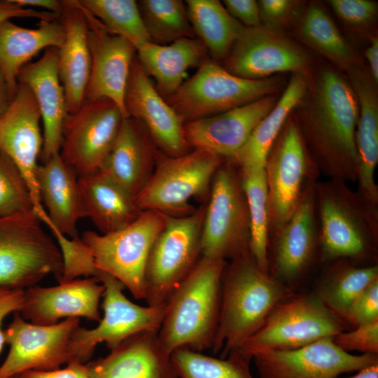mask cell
I'll return each mask as SVG.
<instances>
[{
  "mask_svg": "<svg viewBox=\"0 0 378 378\" xmlns=\"http://www.w3.org/2000/svg\"><path fill=\"white\" fill-rule=\"evenodd\" d=\"M296 120L308 155L319 174L356 183V134L358 105L355 93L335 71L318 76L310 104Z\"/></svg>",
  "mask_w": 378,
  "mask_h": 378,
  "instance_id": "1",
  "label": "cell"
},
{
  "mask_svg": "<svg viewBox=\"0 0 378 378\" xmlns=\"http://www.w3.org/2000/svg\"><path fill=\"white\" fill-rule=\"evenodd\" d=\"M293 294L292 289L263 272L250 251L230 260L222 277L212 351L226 358L262 326L277 304Z\"/></svg>",
  "mask_w": 378,
  "mask_h": 378,
  "instance_id": "2",
  "label": "cell"
},
{
  "mask_svg": "<svg viewBox=\"0 0 378 378\" xmlns=\"http://www.w3.org/2000/svg\"><path fill=\"white\" fill-rule=\"evenodd\" d=\"M227 262L201 256L169 298L158 335L170 354L182 348L200 352L211 349Z\"/></svg>",
  "mask_w": 378,
  "mask_h": 378,
  "instance_id": "3",
  "label": "cell"
},
{
  "mask_svg": "<svg viewBox=\"0 0 378 378\" xmlns=\"http://www.w3.org/2000/svg\"><path fill=\"white\" fill-rule=\"evenodd\" d=\"M314 188L322 260L356 262L374 257L378 205L367 201L341 180H317Z\"/></svg>",
  "mask_w": 378,
  "mask_h": 378,
  "instance_id": "4",
  "label": "cell"
},
{
  "mask_svg": "<svg viewBox=\"0 0 378 378\" xmlns=\"http://www.w3.org/2000/svg\"><path fill=\"white\" fill-rule=\"evenodd\" d=\"M348 324L314 293H294L277 304L237 350L252 359L268 350H291L346 330Z\"/></svg>",
  "mask_w": 378,
  "mask_h": 378,
  "instance_id": "5",
  "label": "cell"
},
{
  "mask_svg": "<svg viewBox=\"0 0 378 378\" xmlns=\"http://www.w3.org/2000/svg\"><path fill=\"white\" fill-rule=\"evenodd\" d=\"M34 211L0 218V287L25 290L46 276L59 281V247Z\"/></svg>",
  "mask_w": 378,
  "mask_h": 378,
  "instance_id": "6",
  "label": "cell"
},
{
  "mask_svg": "<svg viewBox=\"0 0 378 378\" xmlns=\"http://www.w3.org/2000/svg\"><path fill=\"white\" fill-rule=\"evenodd\" d=\"M250 218L239 168L226 160L216 171L205 207L201 256L227 261L250 251Z\"/></svg>",
  "mask_w": 378,
  "mask_h": 378,
  "instance_id": "7",
  "label": "cell"
},
{
  "mask_svg": "<svg viewBox=\"0 0 378 378\" xmlns=\"http://www.w3.org/2000/svg\"><path fill=\"white\" fill-rule=\"evenodd\" d=\"M167 214L144 210L127 226L108 234L85 230L80 238L98 270L120 281L136 300H145V274L150 251Z\"/></svg>",
  "mask_w": 378,
  "mask_h": 378,
  "instance_id": "8",
  "label": "cell"
},
{
  "mask_svg": "<svg viewBox=\"0 0 378 378\" xmlns=\"http://www.w3.org/2000/svg\"><path fill=\"white\" fill-rule=\"evenodd\" d=\"M155 169L135 197L141 210H156L170 216H186L189 202L208 194L213 178L226 160L206 150L194 148L178 155L155 154Z\"/></svg>",
  "mask_w": 378,
  "mask_h": 378,
  "instance_id": "9",
  "label": "cell"
},
{
  "mask_svg": "<svg viewBox=\"0 0 378 378\" xmlns=\"http://www.w3.org/2000/svg\"><path fill=\"white\" fill-rule=\"evenodd\" d=\"M280 83V79L274 76L260 80L242 78L215 62L205 59L196 73L167 98V102L186 122L272 95Z\"/></svg>",
  "mask_w": 378,
  "mask_h": 378,
  "instance_id": "10",
  "label": "cell"
},
{
  "mask_svg": "<svg viewBox=\"0 0 378 378\" xmlns=\"http://www.w3.org/2000/svg\"><path fill=\"white\" fill-rule=\"evenodd\" d=\"M206 206L186 216L167 214L154 241L145 274L148 305L165 304L201 258V234Z\"/></svg>",
  "mask_w": 378,
  "mask_h": 378,
  "instance_id": "11",
  "label": "cell"
},
{
  "mask_svg": "<svg viewBox=\"0 0 378 378\" xmlns=\"http://www.w3.org/2000/svg\"><path fill=\"white\" fill-rule=\"evenodd\" d=\"M99 281L104 286V316L95 328L79 326L74 330L69 343L70 362L87 363L99 343L104 342L111 350L134 335L158 332L160 328L166 304L144 307L132 302L123 293L124 285L106 273Z\"/></svg>",
  "mask_w": 378,
  "mask_h": 378,
  "instance_id": "12",
  "label": "cell"
},
{
  "mask_svg": "<svg viewBox=\"0 0 378 378\" xmlns=\"http://www.w3.org/2000/svg\"><path fill=\"white\" fill-rule=\"evenodd\" d=\"M265 172L270 232L290 217L307 185L320 175L295 119L288 118L281 129L266 158Z\"/></svg>",
  "mask_w": 378,
  "mask_h": 378,
  "instance_id": "13",
  "label": "cell"
},
{
  "mask_svg": "<svg viewBox=\"0 0 378 378\" xmlns=\"http://www.w3.org/2000/svg\"><path fill=\"white\" fill-rule=\"evenodd\" d=\"M125 117L108 99H85L77 111L67 114L59 154L78 177L99 170Z\"/></svg>",
  "mask_w": 378,
  "mask_h": 378,
  "instance_id": "14",
  "label": "cell"
},
{
  "mask_svg": "<svg viewBox=\"0 0 378 378\" xmlns=\"http://www.w3.org/2000/svg\"><path fill=\"white\" fill-rule=\"evenodd\" d=\"M315 181L307 185L290 217L270 232L268 274L290 289L307 273L319 253Z\"/></svg>",
  "mask_w": 378,
  "mask_h": 378,
  "instance_id": "15",
  "label": "cell"
},
{
  "mask_svg": "<svg viewBox=\"0 0 378 378\" xmlns=\"http://www.w3.org/2000/svg\"><path fill=\"white\" fill-rule=\"evenodd\" d=\"M79 318H67L52 325L26 321L20 312L4 330L9 351L0 366V378H9L28 370L50 371L71 361L69 343Z\"/></svg>",
  "mask_w": 378,
  "mask_h": 378,
  "instance_id": "16",
  "label": "cell"
},
{
  "mask_svg": "<svg viewBox=\"0 0 378 378\" xmlns=\"http://www.w3.org/2000/svg\"><path fill=\"white\" fill-rule=\"evenodd\" d=\"M41 113L27 85L18 83L14 97L0 117V150L14 163L22 175L31 195L34 212L43 222L48 214L41 200L36 181L43 148Z\"/></svg>",
  "mask_w": 378,
  "mask_h": 378,
  "instance_id": "17",
  "label": "cell"
},
{
  "mask_svg": "<svg viewBox=\"0 0 378 378\" xmlns=\"http://www.w3.org/2000/svg\"><path fill=\"white\" fill-rule=\"evenodd\" d=\"M260 378H336L378 363L377 354H353L328 337L291 350H268L252 358Z\"/></svg>",
  "mask_w": 378,
  "mask_h": 378,
  "instance_id": "18",
  "label": "cell"
},
{
  "mask_svg": "<svg viewBox=\"0 0 378 378\" xmlns=\"http://www.w3.org/2000/svg\"><path fill=\"white\" fill-rule=\"evenodd\" d=\"M225 59L227 71L249 80L286 71L302 74L309 60L300 46L274 28L262 24L245 27Z\"/></svg>",
  "mask_w": 378,
  "mask_h": 378,
  "instance_id": "19",
  "label": "cell"
},
{
  "mask_svg": "<svg viewBox=\"0 0 378 378\" xmlns=\"http://www.w3.org/2000/svg\"><path fill=\"white\" fill-rule=\"evenodd\" d=\"M124 102L128 116L144 127L163 154L173 157L188 152L185 122L158 92L136 55L131 65Z\"/></svg>",
  "mask_w": 378,
  "mask_h": 378,
  "instance_id": "20",
  "label": "cell"
},
{
  "mask_svg": "<svg viewBox=\"0 0 378 378\" xmlns=\"http://www.w3.org/2000/svg\"><path fill=\"white\" fill-rule=\"evenodd\" d=\"M80 7L88 23L91 58L85 99H110L128 117L124 99L136 50L126 39L110 33L95 17Z\"/></svg>",
  "mask_w": 378,
  "mask_h": 378,
  "instance_id": "21",
  "label": "cell"
},
{
  "mask_svg": "<svg viewBox=\"0 0 378 378\" xmlns=\"http://www.w3.org/2000/svg\"><path fill=\"white\" fill-rule=\"evenodd\" d=\"M276 102L274 96L269 95L214 115L186 122L185 139L189 147L230 160Z\"/></svg>",
  "mask_w": 378,
  "mask_h": 378,
  "instance_id": "22",
  "label": "cell"
},
{
  "mask_svg": "<svg viewBox=\"0 0 378 378\" xmlns=\"http://www.w3.org/2000/svg\"><path fill=\"white\" fill-rule=\"evenodd\" d=\"M104 286L97 279L61 283L51 287L32 286L24 290L20 312L26 321L38 325H52L62 318L85 317L99 322V304Z\"/></svg>",
  "mask_w": 378,
  "mask_h": 378,
  "instance_id": "23",
  "label": "cell"
},
{
  "mask_svg": "<svg viewBox=\"0 0 378 378\" xmlns=\"http://www.w3.org/2000/svg\"><path fill=\"white\" fill-rule=\"evenodd\" d=\"M58 48H50L42 57L24 65L18 74V83L31 90L43 122L42 163L59 153L64 120L68 114L64 91L59 79Z\"/></svg>",
  "mask_w": 378,
  "mask_h": 378,
  "instance_id": "24",
  "label": "cell"
},
{
  "mask_svg": "<svg viewBox=\"0 0 378 378\" xmlns=\"http://www.w3.org/2000/svg\"><path fill=\"white\" fill-rule=\"evenodd\" d=\"M87 366L88 378H178L158 332L134 335Z\"/></svg>",
  "mask_w": 378,
  "mask_h": 378,
  "instance_id": "25",
  "label": "cell"
},
{
  "mask_svg": "<svg viewBox=\"0 0 378 378\" xmlns=\"http://www.w3.org/2000/svg\"><path fill=\"white\" fill-rule=\"evenodd\" d=\"M62 3L59 19L64 37L58 48L57 68L70 113L77 111L85 100L91 58L88 23L78 0H64Z\"/></svg>",
  "mask_w": 378,
  "mask_h": 378,
  "instance_id": "26",
  "label": "cell"
},
{
  "mask_svg": "<svg viewBox=\"0 0 378 378\" xmlns=\"http://www.w3.org/2000/svg\"><path fill=\"white\" fill-rule=\"evenodd\" d=\"M155 154L144 127L125 117L99 172L135 199L153 173Z\"/></svg>",
  "mask_w": 378,
  "mask_h": 378,
  "instance_id": "27",
  "label": "cell"
},
{
  "mask_svg": "<svg viewBox=\"0 0 378 378\" xmlns=\"http://www.w3.org/2000/svg\"><path fill=\"white\" fill-rule=\"evenodd\" d=\"M36 181L41 202L53 225L68 237H78V221L85 217L78 175L57 153L38 164Z\"/></svg>",
  "mask_w": 378,
  "mask_h": 378,
  "instance_id": "28",
  "label": "cell"
},
{
  "mask_svg": "<svg viewBox=\"0 0 378 378\" xmlns=\"http://www.w3.org/2000/svg\"><path fill=\"white\" fill-rule=\"evenodd\" d=\"M350 78L359 111L356 134V190L367 201L378 205V186L374 176L378 162L377 94L374 84L363 72L353 71Z\"/></svg>",
  "mask_w": 378,
  "mask_h": 378,
  "instance_id": "29",
  "label": "cell"
},
{
  "mask_svg": "<svg viewBox=\"0 0 378 378\" xmlns=\"http://www.w3.org/2000/svg\"><path fill=\"white\" fill-rule=\"evenodd\" d=\"M59 18L40 20L36 28L23 27L10 20L0 24V68L14 94L20 70L43 49L62 45L64 31Z\"/></svg>",
  "mask_w": 378,
  "mask_h": 378,
  "instance_id": "30",
  "label": "cell"
},
{
  "mask_svg": "<svg viewBox=\"0 0 378 378\" xmlns=\"http://www.w3.org/2000/svg\"><path fill=\"white\" fill-rule=\"evenodd\" d=\"M206 48L196 38H182L168 45L148 41L137 49L142 67L156 82L155 88L169 97L182 85L188 69L200 65Z\"/></svg>",
  "mask_w": 378,
  "mask_h": 378,
  "instance_id": "31",
  "label": "cell"
},
{
  "mask_svg": "<svg viewBox=\"0 0 378 378\" xmlns=\"http://www.w3.org/2000/svg\"><path fill=\"white\" fill-rule=\"evenodd\" d=\"M78 183L85 217L100 234L127 226L142 211L134 197L99 171L79 176Z\"/></svg>",
  "mask_w": 378,
  "mask_h": 378,
  "instance_id": "32",
  "label": "cell"
},
{
  "mask_svg": "<svg viewBox=\"0 0 378 378\" xmlns=\"http://www.w3.org/2000/svg\"><path fill=\"white\" fill-rule=\"evenodd\" d=\"M307 83L301 74H293L271 111L255 127L244 145L230 160L239 169L265 167L267 155L291 111L302 101Z\"/></svg>",
  "mask_w": 378,
  "mask_h": 378,
  "instance_id": "33",
  "label": "cell"
},
{
  "mask_svg": "<svg viewBox=\"0 0 378 378\" xmlns=\"http://www.w3.org/2000/svg\"><path fill=\"white\" fill-rule=\"evenodd\" d=\"M333 262L314 293L347 323L351 310L358 297L378 280V266L375 264L360 265L345 260Z\"/></svg>",
  "mask_w": 378,
  "mask_h": 378,
  "instance_id": "34",
  "label": "cell"
},
{
  "mask_svg": "<svg viewBox=\"0 0 378 378\" xmlns=\"http://www.w3.org/2000/svg\"><path fill=\"white\" fill-rule=\"evenodd\" d=\"M188 18L195 34L216 59L228 55L244 29L217 0L186 1Z\"/></svg>",
  "mask_w": 378,
  "mask_h": 378,
  "instance_id": "35",
  "label": "cell"
},
{
  "mask_svg": "<svg viewBox=\"0 0 378 378\" xmlns=\"http://www.w3.org/2000/svg\"><path fill=\"white\" fill-rule=\"evenodd\" d=\"M240 169L250 218V253L258 267L268 273L270 214L265 167Z\"/></svg>",
  "mask_w": 378,
  "mask_h": 378,
  "instance_id": "36",
  "label": "cell"
},
{
  "mask_svg": "<svg viewBox=\"0 0 378 378\" xmlns=\"http://www.w3.org/2000/svg\"><path fill=\"white\" fill-rule=\"evenodd\" d=\"M251 360L237 350L220 358L186 348L171 354L173 367L180 378H254L250 370Z\"/></svg>",
  "mask_w": 378,
  "mask_h": 378,
  "instance_id": "37",
  "label": "cell"
},
{
  "mask_svg": "<svg viewBox=\"0 0 378 378\" xmlns=\"http://www.w3.org/2000/svg\"><path fill=\"white\" fill-rule=\"evenodd\" d=\"M111 34L132 43L137 50L152 41L134 0H78Z\"/></svg>",
  "mask_w": 378,
  "mask_h": 378,
  "instance_id": "38",
  "label": "cell"
},
{
  "mask_svg": "<svg viewBox=\"0 0 378 378\" xmlns=\"http://www.w3.org/2000/svg\"><path fill=\"white\" fill-rule=\"evenodd\" d=\"M145 27L153 42L171 43L195 38L186 3L181 0H141L138 2Z\"/></svg>",
  "mask_w": 378,
  "mask_h": 378,
  "instance_id": "39",
  "label": "cell"
},
{
  "mask_svg": "<svg viewBox=\"0 0 378 378\" xmlns=\"http://www.w3.org/2000/svg\"><path fill=\"white\" fill-rule=\"evenodd\" d=\"M304 41L338 64L347 65L352 50L328 13L312 5L306 11L300 27Z\"/></svg>",
  "mask_w": 378,
  "mask_h": 378,
  "instance_id": "40",
  "label": "cell"
},
{
  "mask_svg": "<svg viewBox=\"0 0 378 378\" xmlns=\"http://www.w3.org/2000/svg\"><path fill=\"white\" fill-rule=\"evenodd\" d=\"M55 238L60 251L63 269L59 284L69 282L80 276L99 280L104 274L97 269L94 258L82 239L68 237L59 232L50 220L46 225Z\"/></svg>",
  "mask_w": 378,
  "mask_h": 378,
  "instance_id": "41",
  "label": "cell"
},
{
  "mask_svg": "<svg viewBox=\"0 0 378 378\" xmlns=\"http://www.w3.org/2000/svg\"><path fill=\"white\" fill-rule=\"evenodd\" d=\"M34 211L29 188L12 160L0 150V218Z\"/></svg>",
  "mask_w": 378,
  "mask_h": 378,
  "instance_id": "42",
  "label": "cell"
},
{
  "mask_svg": "<svg viewBox=\"0 0 378 378\" xmlns=\"http://www.w3.org/2000/svg\"><path fill=\"white\" fill-rule=\"evenodd\" d=\"M334 342L344 351L361 354H378V320L341 332L333 337Z\"/></svg>",
  "mask_w": 378,
  "mask_h": 378,
  "instance_id": "43",
  "label": "cell"
},
{
  "mask_svg": "<svg viewBox=\"0 0 378 378\" xmlns=\"http://www.w3.org/2000/svg\"><path fill=\"white\" fill-rule=\"evenodd\" d=\"M328 2L341 19L354 26L369 24L377 13V3L370 0H330Z\"/></svg>",
  "mask_w": 378,
  "mask_h": 378,
  "instance_id": "44",
  "label": "cell"
},
{
  "mask_svg": "<svg viewBox=\"0 0 378 378\" xmlns=\"http://www.w3.org/2000/svg\"><path fill=\"white\" fill-rule=\"evenodd\" d=\"M378 320V280L368 287L354 303L347 320L354 328Z\"/></svg>",
  "mask_w": 378,
  "mask_h": 378,
  "instance_id": "45",
  "label": "cell"
},
{
  "mask_svg": "<svg viewBox=\"0 0 378 378\" xmlns=\"http://www.w3.org/2000/svg\"><path fill=\"white\" fill-rule=\"evenodd\" d=\"M227 11L246 27L260 24V16L258 2L254 0H224Z\"/></svg>",
  "mask_w": 378,
  "mask_h": 378,
  "instance_id": "46",
  "label": "cell"
},
{
  "mask_svg": "<svg viewBox=\"0 0 378 378\" xmlns=\"http://www.w3.org/2000/svg\"><path fill=\"white\" fill-rule=\"evenodd\" d=\"M260 20L264 25L274 28L287 18L293 10L294 2L288 0H260L258 2Z\"/></svg>",
  "mask_w": 378,
  "mask_h": 378,
  "instance_id": "47",
  "label": "cell"
},
{
  "mask_svg": "<svg viewBox=\"0 0 378 378\" xmlns=\"http://www.w3.org/2000/svg\"><path fill=\"white\" fill-rule=\"evenodd\" d=\"M24 300V290L0 287V354L5 344L1 325L4 318L12 313L20 312Z\"/></svg>",
  "mask_w": 378,
  "mask_h": 378,
  "instance_id": "48",
  "label": "cell"
},
{
  "mask_svg": "<svg viewBox=\"0 0 378 378\" xmlns=\"http://www.w3.org/2000/svg\"><path fill=\"white\" fill-rule=\"evenodd\" d=\"M20 378H88L87 363L71 361L64 368L50 371L28 370Z\"/></svg>",
  "mask_w": 378,
  "mask_h": 378,
  "instance_id": "49",
  "label": "cell"
},
{
  "mask_svg": "<svg viewBox=\"0 0 378 378\" xmlns=\"http://www.w3.org/2000/svg\"><path fill=\"white\" fill-rule=\"evenodd\" d=\"M60 15L31 8H24L13 0H0V24L13 18H35L43 20H55Z\"/></svg>",
  "mask_w": 378,
  "mask_h": 378,
  "instance_id": "50",
  "label": "cell"
},
{
  "mask_svg": "<svg viewBox=\"0 0 378 378\" xmlns=\"http://www.w3.org/2000/svg\"><path fill=\"white\" fill-rule=\"evenodd\" d=\"M18 5L37 10L60 15L63 10L62 1L58 0H13Z\"/></svg>",
  "mask_w": 378,
  "mask_h": 378,
  "instance_id": "51",
  "label": "cell"
},
{
  "mask_svg": "<svg viewBox=\"0 0 378 378\" xmlns=\"http://www.w3.org/2000/svg\"><path fill=\"white\" fill-rule=\"evenodd\" d=\"M365 57L370 67L374 83L378 82V38L372 37L370 45L366 50Z\"/></svg>",
  "mask_w": 378,
  "mask_h": 378,
  "instance_id": "52",
  "label": "cell"
},
{
  "mask_svg": "<svg viewBox=\"0 0 378 378\" xmlns=\"http://www.w3.org/2000/svg\"><path fill=\"white\" fill-rule=\"evenodd\" d=\"M14 94L11 92L7 80L0 68V117L8 109Z\"/></svg>",
  "mask_w": 378,
  "mask_h": 378,
  "instance_id": "53",
  "label": "cell"
},
{
  "mask_svg": "<svg viewBox=\"0 0 378 378\" xmlns=\"http://www.w3.org/2000/svg\"><path fill=\"white\" fill-rule=\"evenodd\" d=\"M345 378H378V363L363 368L356 372V374Z\"/></svg>",
  "mask_w": 378,
  "mask_h": 378,
  "instance_id": "54",
  "label": "cell"
},
{
  "mask_svg": "<svg viewBox=\"0 0 378 378\" xmlns=\"http://www.w3.org/2000/svg\"><path fill=\"white\" fill-rule=\"evenodd\" d=\"M9 378H20V374H18V375L12 376V377H10Z\"/></svg>",
  "mask_w": 378,
  "mask_h": 378,
  "instance_id": "55",
  "label": "cell"
}]
</instances>
